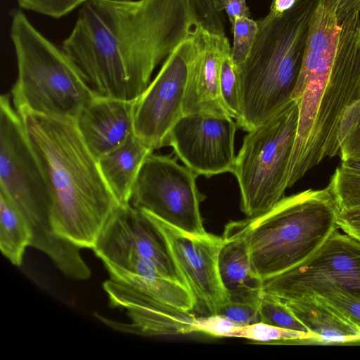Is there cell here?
<instances>
[{
	"instance_id": "7a4b0ae2",
	"label": "cell",
	"mask_w": 360,
	"mask_h": 360,
	"mask_svg": "<svg viewBox=\"0 0 360 360\" xmlns=\"http://www.w3.org/2000/svg\"><path fill=\"white\" fill-rule=\"evenodd\" d=\"M16 111L46 184L55 232L81 248L92 249L120 205L98 160L75 119Z\"/></svg>"
},
{
	"instance_id": "ffe728a7",
	"label": "cell",
	"mask_w": 360,
	"mask_h": 360,
	"mask_svg": "<svg viewBox=\"0 0 360 360\" xmlns=\"http://www.w3.org/2000/svg\"><path fill=\"white\" fill-rule=\"evenodd\" d=\"M151 153L133 133L123 144L98 160L102 175L120 205L130 203L139 170Z\"/></svg>"
},
{
	"instance_id": "30bf717a",
	"label": "cell",
	"mask_w": 360,
	"mask_h": 360,
	"mask_svg": "<svg viewBox=\"0 0 360 360\" xmlns=\"http://www.w3.org/2000/svg\"><path fill=\"white\" fill-rule=\"evenodd\" d=\"M202 30L174 49L134 102V133L152 151L167 146L172 127L183 116L190 75L205 48Z\"/></svg>"
},
{
	"instance_id": "4316f807",
	"label": "cell",
	"mask_w": 360,
	"mask_h": 360,
	"mask_svg": "<svg viewBox=\"0 0 360 360\" xmlns=\"http://www.w3.org/2000/svg\"><path fill=\"white\" fill-rule=\"evenodd\" d=\"M258 25L257 21L247 17H238L232 27L233 44L231 58L236 71L248 58L255 42Z\"/></svg>"
},
{
	"instance_id": "83f0119b",
	"label": "cell",
	"mask_w": 360,
	"mask_h": 360,
	"mask_svg": "<svg viewBox=\"0 0 360 360\" xmlns=\"http://www.w3.org/2000/svg\"><path fill=\"white\" fill-rule=\"evenodd\" d=\"M25 10L59 18L70 13L87 0H16Z\"/></svg>"
},
{
	"instance_id": "d6a6232c",
	"label": "cell",
	"mask_w": 360,
	"mask_h": 360,
	"mask_svg": "<svg viewBox=\"0 0 360 360\" xmlns=\"http://www.w3.org/2000/svg\"><path fill=\"white\" fill-rule=\"evenodd\" d=\"M333 10L340 25L344 20L360 15V0H323Z\"/></svg>"
},
{
	"instance_id": "484cf974",
	"label": "cell",
	"mask_w": 360,
	"mask_h": 360,
	"mask_svg": "<svg viewBox=\"0 0 360 360\" xmlns=\"http://www.w3.org/2000/svg\"><path fill=\"white\" fill-rule=\"evenodd\" d=\"M258 312L260 322L313 334L294 316L283 301L269 294L262 292L258 304Z\"/></svg>"
},
{
	"instance_id": "3957f363",
	"label": "cell",
	"mask_w": 360,
	"mask_h": 360,
	"mask_svg": "<svg viewBox=\"0 0 360 360\" xmlns=\"http://www.w3.org/2000/svg\"><path fill=\"white\" fill-rule=\"evenodd\" d=\"M338 41L319 51L305 49L292 99L298 107L288 188L326 158L336 145L340 119L360 99V15L344 20Z\"/></svg>"
},
{
	"instance_id": "5bb4252c",
	"label": "cell",
	"mask_w": 360,
	"mask_h": 360,
	"mask_svg": "<svg viewBox=\"0 0 360 360\" xmlns=\"http://www.w3.org/2000/svg\"><path fill=\"white\" fill-rule=\"evenodd\" d=\"M145 212L158 225L168 243L177 267L193 295L194 311L202 316L215 315L219 307L229 301L218 270L223 237L208 233H187Z\"/></svg>"
},
{
	"instance_id": "cb8c5ba5",
	"label": "cell",
	"mask_w": 360,
	"mask_h": 360,
	"mask_svg": "<svg viewBox=\"0 0 360 360\" xmlns=\"http://www.w3.org/2000/svg\"><path fill=\"white\" fill-rule=\"evenodd\" d=\"M220 92L231 117L237 121L241 114L239 84L232 58L231 48L226 36L220 43Z\"/></svg>"
},
{
	"instance_id": "4dcf8cb0",
	"label": "cell",
	"mask_w": 360,
	"mask_h": 360,
	"mask_svg": "<svg viewBox=\"0 0 360 360\" xmlns=\"http://www.w3.org/2000/svg\"><path fill=\"white\" fill-rule=\"evenodd\" d=\"M195 326L198 332L217 338H233L243 327L218 314L196 317Z\"/></svg>"
},
{
	"instance_id": "7402d4cb",
	"label": "cell",
	"mask_w": 360,
	"mask_h": 360,
	"mask_svg": "<svg viewBox=\"0 0 360 360\" xmlns=\"http://www.w3.org/2000/svg\"><path fill=\"white\" fill-rule=\"evenodd\" d=\"M327 186L338 210L360 205V160L342 161Z\"/></svg>"
},
{
	"instance_id": "44dd1931",
	"label": "cell",
	"mask_w": 360,
	"mask_h": 360,
	"mask_svg": "<svg viewBox=\"0 0 360 360\" xmlns=\"http://www.w3.org/2000/svg\"><path fill=\"white\" fill-rule=\"evenodd\" d=\"M32 231L13 202L0 191V248L13 264H22L25 249L30 246Z\"/></svg>"
},
{
	"instance_id": "ba28073f",
	"label": "cell",
	"mask_w": 360,
	"mask_h": 360,
	"mask_svg": "<svg viewBox=\"0 0 360 360\" xmlns=\"http://www.w3.org/2000/svg\"><path fill=\"white\" fill-rule=\"evenodd\" d=\"M103 288L112 306L123 308L133 331L148 336L186 335L198 332L194 300L184 285L158 271L138 276L110 270Z\"/></svg>"
},
{
	"instance_id": "7c38bea8",
	"label": "cell",
	"mask_w": 360,
	"mask_h": 360,
	"mask_svg": "<svg viewBox=\"0 0 360 360\" xmlns=\"http://www.w3.org/2000/svg\"><path fill=\"white\" fill-rule=\"evenodd\" d=\"M337 289L360 297V241L333 231L309 258L262 280V292L294 300Z\"/></svg>"
},
{
	"instance_id": "ac0fdd59",
	"label": "cell",
	"mask_w": 360,
	"mask_h": 360,
	"mask_svg": "<svg viewBox=\"0 0 360 360\" xmlns=\"http://www.w3.org/2000/svg\"><path fill=\"white\" fill-rule=\"evenodd\" d=\"M218 257V270L229 301L258 304L262 280L253 269L236 221L226 224Z\"/></svg>"
},
{
	"instance_id": "e575fe53",
	"label": "cell",
	"mask_w": 360,
	"mask_h": 360,
	"mask_svg": "<svg viewBox=\"0 0 360 360\" xmlns=\"http://www.w3.org/2000/svg\"><path fill=\"white\" fill-rule=\"evenodd\" d=\"M297 0H273L271 7L277 13H282L292 8Z\"/></svg>"
},
{
	"instance_id": "9a60e30c",
	"label": "cell",
	"mask_w": 360,
	"mask_h": 360,
	"mask_svg": "<svg viewBox=\"0 0 360 360\" xmlns=\"http://www.w3.org/2000/svg\"><path fill=\"white\" fill-rule=\"evenodd\" d=\"M233 118L213 115H184L174 125L167 146L197 176L232 172L236 155Z\"/></svg>"
},
{
	"instance_id": "8992f818",
	"label": "cell",
	"mask_w": 360,
	"mask_h": 360,
	"mask_svg": "<svg viewBox=\"0 0 360 360\" xmlns=\"http://www.w3.org/2000/svg\"><path fill=\"white\" fill-rule=\"evenodd\" d=\"M10 35L18 65L11 91L15 109L75 119L94 95L72 60L20 10L12 13Z\"/></svg>"
},
{
	"instance_id": "d6986e66",
	"label": "cell",
	"mask_w": 360,
	"mask_h": 360,
	"mask_svg": "<svg viewBox=\"0 0 360 360\" xmlns=\"http://www.w3.org/2000/svg\"><path fill=\"white\" fill-rule=\"evenodd\" d=\"M281 301L319 344H360V327L318 295Z\"/></svg>"
},
{
	"instance_id": "1f68e13d",
	"label": "cell",
	"mask_w": 360,
	"mask_h": 360,
	"mask_svg": "<svg viewBox=\"0 0 360 360\" xmlns=\"http://www.w3.org/2000/svg\"><path fill=\"white\" fill-rule=\"evenodd\" d=\"M338 225L345 233L360 241V205L338 210Z\"/></svg>"
},
{
	"instance_id": "d4e9b609",
	"label": "cell",
	"mask_w": 360,
	"mask_h": 360,
	"mask_svg": "<svg viewBox=\"0 0 360 360\" xmlns=\"http://www.w3.org/2000/svg\"><path fill=\"white\" fill-rule=\"evenodd\" d=\"M336 145L342 161L360 160V99L351 104L342 115Z\"/></svg>"
},
{
	"instance_id": "2e32d148",
	"label": "cell",
	"mask_w": 360,
	"mask_h": 360,
	"mask_svg": "<svg viewBox=\"0 0 360 360\" xmlns=\"http://www.w3.org/2000/svg\"><path fill=\"white\" fill-rule=\"evenodd\" d=\"M134 102L94 96L75 118L83 141L97 160L134 133Z\"/></svg>"
},
{
	"instance_id": "836d02e7",
	"label": "cell",
	"mask_w": 360,
	"mask_h": 360,
	"mask_svg": "<svg viewBox=\"0 0 360 360\" xmlns=\"http://www.w3.org/2000/svg\"><path fill=\"white\" fill-rule=\"evenodd\" d=\"M217 1L220 9L226 11L232 27L236 18H250L251 16L246 0H217Z\"/></svg>"
},
{
	"instance_id": "9c48e42d",
	"label": "cell",
	"mask_w": 360,
	"mask_h": 360,
	"mask_svg": "<svg viewBox=\"0 0 360 360\" xmlns=\"http://www.w3.org/2000/svg\"><path fill=\"white\" fill-rule=\"evenodd\" d=\"M0 191L21 212L34 240L54 236L46 184L8 94L0 98Z\"/></svg>"
},
{
	"instance_id": "8fae6325",
	"label": "cell",
	"mask_w": 360,
	"mask_h": 360,
	"mask_svg": "<svg viewBox=\"0 0 360 360\" xmlns=\"http://www.w3.org/2000/svg\"><path fill=\"white\" fill-rule=\"evenodd\" d=\"M197 176L174 158L151 153L134 182L130 204L187 233L205 235L200 211L205 196L197 188Z\"/></svg>"
},
{
	"instance_id": "e0dca14e",
	"label": "cell",
	"mask_w": 360,
	"mask_h": 360,
	"mask_svg": "<svg viewBox=\"0 0 360 360\" xmlns=\"http://www.w3.org/2000/svg\"><path fill=\"white\" fill-rule=\"evenodd\" d=\"M202 34L205 48L190 75L183 103V115L231 117L220 92V43L225 35L216 34L204 28Z\"/></svg>"
},
{
	"instance_id": "4fadbf2b",
	"label": "cell",
	"mask_w": 360,
	"mask_h": 360,
	"mask_svg": "<svg viewBox=\"0 0 360 360\" xmlns=\"http://www.w3.org/2000/svg\"><path fill=\"white\" fill-rule=\"evenodd\" d=\"M92 250L107 269L123 270L135 262H145L163 276L188 288L158 225L130 203L117 207Z\"/></svg>"
},
{
	"instance_id": "f546056e",
	"label": "cell",
	"mask_w": 360,
	"mask_h": 360,
	"mask_svg": "<svg viewBox=\"0 0 360 360\" xmlns=\"http://www.w3.org/2000/svg\"><path fill=\"white\" fill-rule=\"evenodd\" d=\"M216 314L240 326L260 322L258 304L252 303L228 301L219 307Z\"/></svg>"
},
{
	"instance_id": "6da1fadb",
	"label": "cell",
	"mask_w": 360,
	"mask_h": 360,
	"mask_svg": "<svg viewBox=\"0 0 360 360\" xmlns=\"http://www.w3.org/2000/svg\"><path fill=\"white\" fill-rule=\"evenodd\" d=\"M202 27L191 0H87L61 49L94 96L136 101Z\"/></svg>"
},
{
	"instance_id": "277c9868",
	"label": "cell",
	"mask_w": 360,
	"mask_h": 360,
	"mask_svg": "<svg viewBox=\"0 0 360 360\" xmlns=\"http://www.w3.org/2000/svg\"><path fill=\"white\" fill-rule=\"evenodd\" d=\"M319 0H297L282 13L270 7L257 21L250 53L236 71L241 101L238 127L250 131L282 110L292 99L311 17Z\"/></svg>"
},
{
	"instance_id": "f1b7e54d",
	"label": "cell",
	"mask_w": 360,
	"mask_h": 360,
	"mask_svg": "<svg viewBox=\"0 0 360 360\" xmlns=\"http://www.w3.org/2000/svg\"><path fill=\"white\" fill-rule=\"evenodd\" d=\"M314 295H318L337 308L360 327V297L332 288L322 290Z\"/></svg>"
},
{
	"instance_id": "5b68a950",
	"label": "cell",
	"mask_w": 360,
	"mask_h": 360,
	"mask_svg": "<svg viewBox=\"0 0 360 360\" xmlns=\"http://www.w3.org/2000/svg\"><path fill=\"white\" fill-rule=\"evenodd\" d=\"M338 214L327 186L283 197L264 213L236 223L253 269L264 280L313 255L339 229Z\"/></svg>"
},
{
	"instance_id": "603a6c76",
	"label": "cell",
	"mask_w": 360,
	"mask_h": 360,
	"mask_svg": "<svg viewBox=\"0 0 360 360\" xmlns=\"http://www.w3.org/2000/svg\"><path fill=\"white\" fill-rule=\"evenodd\" d=\"M233 338H243L264 344H319L317 337L313 334L281 328L262 322L241 327Z\"/></svg>"
},
{
	"instance_id": "52a82bcc",
	"label": "cell",
	"mask_w": 360,
	"mask_h": 360,
	"mask_svg": "<svg viewBox=\"0 0 360 360\" xmlns=\"http://www.w3.org/2000/svg\"><path fill=\"white\" fill-rule=\"evenodd\" d=\"M297 123L298 107L292 100L244 137L232 173L240 188V209L249 218L264 213L284 197Z\"/></svg>"
}]
</instances>
